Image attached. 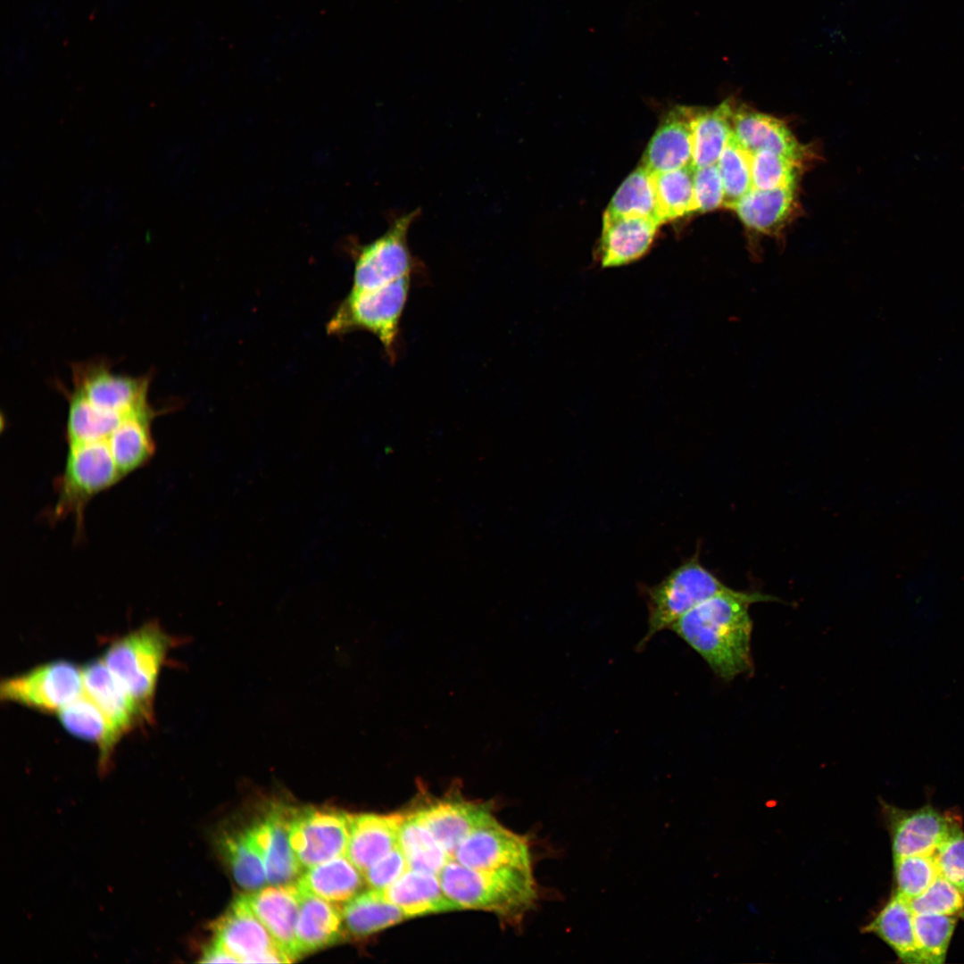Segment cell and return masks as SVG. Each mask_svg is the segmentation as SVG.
<instances>
[{
  "mask_svg": "<svg viewBox=\"0 0 964 964\" xmlns=\"http://www.w3.org/2000/svg\"><path fill=\"white\" fill-rule=\"evenodd\" d=\"M409 869L406 859L397 844L376 861L363 875L372 889L383 890Z\"/></svg>",
  "mask_w": 964,
  "mask_h": 964,
  "instance_id": "43",
  "label": "cell"
},
{
  "mask_svg": "<svg viewBox=\"0 0 964 964\" xmlns=\"http://www.w3.org/2000/svg\"><path fill=\"white\" fill-rule=\"evenodd\" d=\"M57 715L63 727L71 735L98 746L100 766L105 768L119 741L98 706L84 692Z\"/></svg>",
  "mask_w": 964,
  "mask_h": 964,
  "instance_id": "29",
  "label": "cell"
},
{
  "mask_svg": "<svg viewBox=\"0 0 964 964\" xmlns=\"http://www.w3.org/2000/svg\"><path fill=\"white\" fill-rule=\"evenodd\" d=\"M84 692L98 706L119 741L123 735L145 721V715L124 691L103 659L82 668Z\"/></svg>",
  "mask_w": 964,
  "mask_h": 964,
  "instance_id": "18",
  "label": "cell"
},
{
  "mask_svg": "<svg viewBox=\"0 0 964 964\" xmlns=\"http://www.w3.org/2000/svg\"><path fill=\"white\" fill-rule=\"evenodd\" d=\"M733 105L725 101L711 110L695 109L692 120L693 167L716 164L733 135Z\"/></svg>",
  "mask_w": 964,
  "mask_h": 964,
  "instance_id": "28",
  "label": "cell"
},
{
  "mask_svg": "<svg viewBox=\"0 0 964 964\" xmlns=\"http://www.w3.org/2000/svg\"><path fill=\"white\" fill-rule=\"evenodd\" d=\"M727 587L702 565L697 554L688 559L648 588V629L639 644L644 646L655 634L670 628L683 615Z\"/></svg>",
  "mask_w": 964,
  "mask_h": 964,
  "instance_id": "6",
  "label": "cell"
},
{
  "mask_svg": "<svg viewBox=\"0 0 964 964\" xmlns=\"http://www.w3.org/2000/svg\"><path fill=\"white\" fill-rule=\"evenodd\" d=\"M696 212H706L724 206L725 190L717 163L694 168Z\"/></svg>",
  "mask_w": 964,
  "mask_h": 964,
  "instance_id": "41",
  "label": "cell"
},
{
  "mask_svg": "<svg viewBox=\"0 0 964 964\" xmlns=\"http://www.w3.org/2000/svg\"><path fill=\"white\" fill-rule=\"evenodd\" d=\"M220 847L241 887L254 891L263 886L267 880L264 865L246 830L223 835Z\"/></svg>",
  "mask_w": 964,
  "mask_h": 964,
  "instance_id": "35",
  "label": "cell"
},
{
  "mask_svg": "<svg viewBox=\"0 0 964 964\" xmlns=\"http://www.w3.org/2000/svg\"><path fill=\"white\" fill-rule=\"evenodd\" d=\"M245 896L250 908L278 946L292 961L298 959L295 927L299 899L295 882L261 888Z\"/></svg>",
  "mask_w": 964,
  "mask_h": 964,
  "instance_id": "20",
  "label": "cell"
},
{
  "mask_svg": "<svg viewBox=\"0 0 964 964\" xmlns=\"http://www.w3.org/2000/svg\"><path fill=\"white\" fill-rule=\"evenodd\" d=\"M938 875L935 853L893 858L895 892L908 900L921 894Z\"/></svg>",
  "mask_w": 964,
  "mask_h": 964,
  "instance_id": "39",
  "label": "cell"
},
{
  "mask_svg": "<svg viewBox=\"0 0 964 964\" xmlns=\"http://www.w3.org/2000/svg\"><path fill=\"white\" fill-rule=\"evenodd\" d=\"M419 215L418 209L395 217L380 237L357 249L353 288L371 289L411 277L416 262L408 234Z\"/></svg>",
  "mask_w": 964,
  "mask_h": 964,
  "instance_id": "7",
  "label": "cell"
},
{
  "mask_svg": "<svg viewBox=\"0 0 964 964\" xmlns=\"http://www.w3.org/2000/svg\"><path fill=\"white\" fill-rule=\"evenodd\" d=\"M404 816L374 813L350 814V835L345 855L362 875L398 844Z\"/></svg>",
  "mask_w": 964,
  "mask_h": 964,
  "instance_id": "21",
  "label": "cell"
},
{
  "mask_svg": "<svg viewBox=\"0 0 964 964\" xmlns=\"http://www.w3.org/2000/svg\"><path fill=\"white\" fill-rule=\"evenodd\" d=\"M604 213L659 221L652 173L643 165L636 168L619 186Z\"/></svg>",
  "mask_w": 964,
  "mask_h": 964,
  "instance_id": "34",
  "label": "cell"
},
{
  "mask_svg": "<svg viewBox=\"0 0 964 964\" xmlns=\"http://www.w3.org/2000/svg\"><path fill=\"white\" fill-rule=\"evenodd\" d=\"M661 223L654 219L603 214L598 250L602 268L634 262L649 250Z\"/></svg>",
  "mask_w": 964,
  "mask_h": 964,
  "instance_id": "19",
  "label": "cell"
},
{
  "mask_svg": "<svg viewBox=\"0 0 964 964\" xmlns=\"http://www.w3.org/2000/svg\"><path fill=\"white\" fill-rule=\"evenodd\" d=\"M777 598L727 587L678 619L670 627L697 652L712 671L729 681L752 671L750 606Z\"/></svg>",
  "mask_w": 964,
  "mask_h": 964,
  "instance_id": "1",
  "label": "cell"
},
{
  "mask_svg": "<svg viewBox=\"0 0 964 964\" xmlns=\"http://www.w3.org/2000/svg\"><path fill=\"white\" fill-rule=\"evenodd\" d=\"M914 914L957 916L964 910V893L940 874L918 896L910 900Z\"/></svg>",
  "mask_w": 964,
  "mask_h": 964,
  "instance_id": "40",
  "label": "cell"
},
{
  "mask_svg": "<svg viewBox=\"0 0 964 964\" xmlns=\"http://www.w3.org/2000/svg\"><path fill=\"white\" fill-rule=\"evenodd\" d=\"M652 180L661 224L696 212L692 165L652 173Z\"/></svg>",
  "mask_w": 964,
  "mask_h": 964,
  "instance_id": "33",
  "label": "cell"
},
{
  "mask_svg": "<svg viewBox=\"0 0 964 964\" xmlns=\"http://www.w3.org/2000/svg\"><path fill=\"white\" fill-rule=\"evenodd\" d=\"M349 815L328 807L293 810L289 840L303 868L345 854L350 835Z\"/></svg>",
  "mask_w": 964,
  "mask_h": 964,
  "instance_id": "9",
  "label": "cell"
},
{
  "mask_svg": "<svg viewBox=\"0 0 964 964\" xmlns=\"http://www.w3.org/2000/svg\"><path fill=\"white\" fill-rule=\"evenodd\" d=\"M733 134L749 153L760 150L773 151L799 162L807 160L809 151L779 119L749 109L732 108Z\"/></svg>",
  "mask_w": 964,
  "mask_h": 964,
  "instance_id": "17",
  "label": "cell"
},
{
  "mask_svg": "<svg viewBox=\"0 0 964 964\" xmlns=\"http://www.w3.org/2000/svg\"><path fill=\"white\" fill-rule=\"evenodd\" d=\"M157 412L150 406L127 414L107 440L123 478L142 467L153 456L155 445L151 423Z\"/></svg>",
  "mask_w": 964,
  "mask_h": 964,
  "instance_id": "25",
  "label": "cell"
},
{
  "mask_svg": "<svg viewBox=\"0 0 964 964\" xmlns=\"http://www.w3.org/2000/svg\"><path fill=\"white\" fill-rule=\"evenodd\" d=\"M362 872L346 857L338 856L308 868L296 884L331 902H347L362 886Z\"/></svg>",
  "mask_w": 964,
  "mask_h": 964,
  "instance_id": "27",
  "label": "cell"
},
{
  "mask_svg": "<svg viewBox=\"0 0 964 964\" xmlns=\"http://www.w3.org/2000/svg\"><path fill=\"white\" fill-rule=\"evenodd\" d=\"M72 380L73 391L106 411L125 415L151 406L149 377H124L112 373L104 362H88L72 366Z\"/></svg>",
  "mask_w": 964,
  "mask_h": 964,
  "instance_id": "12",
  "label": "cell"
},
{
  "mask_svg": "<svg viewBox=\"0 0 964 964\" xmlns=\"http://www.w3.org/2000/svg\"><path fill=\"white\" fill-rule=\"evenodd\" d=\"M694 108L670 110L651 138L643 155V166L652 173L693 166Z\"/></svg>",
  "mask_w": 964,
  "mask_h": 964,
  "instance_id": "16",
  "label": "cell"
},
{
  "mask_svg": "<svg viewBox=\"0 0 964 964\" xmlns=\"http://www.w3.org/2000/svg\"><path fill=\"white\" fill-rule=\"evenodd\" d=\"M801 164L773 151L760 150L752 153V186L764 190L795 187Z\"/></svg>",
  "mask_w": 964,
  "mask_h": 964,
  "instance_id": "38",
  "label": "cell"
},
{
  "mask_svg": "<svg viewBox=\"0 0 964 964\" xmlns=\"http://www.w3.org/2000/svg\"><path fill=\"white\" fill-rule=\"evenodd\" d=\"M956 922L957 916L914 914V934L922 964L944 961Z\"/></svg>",
  "mask_w": 964,
  "mask_h": 964,
  "instance_id": "36",
  "label": "cell"
},
{
  "mask_svg": "<svg viewBox=\"0 0 964 964\" xmlns=\"http://www.w3.org/2000/svg\"><path fill=\"white\" fill-rule=\"evenodd\" d=\"M381 891L407 918L460 910L443 891L438 876L424 871L408 869Z\"/></svg>",
  "mask_w": 964,
  "mask_h": 964,
  "instance_id": "23",
  "label": "cell"
},
{
  "mask_svg": "<svg viewBox=\"0 0 964 964\" xmlns=\"http://www.w3.org/2000/svg\"><path fill=\"white\" fill-rule=\"evenodd\" d=\"M414 813L450 860L470 833L495 820L486 804L461 799L437 800Z\"/></svg>",
  "mask_w": 964,
  "mask_h": 964,
  "instance_id": "15",
  "label": "cell"
},
{
  "mask_svg": "<svg viewBox=\"0 0 964 964\" xmlns=\"http://www.w3.org/2000/svg\"><path fill=\"white\" fill-rule=\"evenodd\" d=\"M214 942L244 963H284L291 959L250 908L246 896L236 898L212 925Z\"/></svg>",
  "mask_w": 964,
  "mask_h": 964,
  "instance_id": "11",
  "label": "cell"
},
{
  "mask_svg": "<svg viewBox=\"0 0 964 964\" xmlns=\"http://www.w3.org/2000/svg\"><path fill=\"white\" fill-rule=\"evenodd\" d=\"M398 845L406 859L409 869L438 876L445 865L451 860L415 813L404 816L399 830Z\"/></svg>",
  "mask_w": 964,
  "mask_h": 964,
  "instance_id": "32",
  "label": "cell"
},
{
  "mask_svg": "<svg viewBox=\"0 0 964 964\" xmlns=\"http://www.w3.org/2000/svg\"><path fill=\"white\" fill-rule=\"evenodd\" d=\"M443 891L460 909L493 911L520 920L538 900L532 868L478 870L449 860L438 874Z\"/></svg>",
  "mask_w": 964,
  "mask_h": 964,
  "instance_id": "2",
  "label": "cell"
},
{
  "mask_svg": "<svg viewBox=\"0 0 964 964\" xmlns=\"http://www.w3.org/2000/svg\"><path fill=\"white\" fill-rule=\"evenodd\" d=\"M794 188L759 189L752 187L730 209L742 223L764 234L777 231L788 219L794 205Z\"/></svg>",
  "mask_w": 964,
  "mask_h": 964,
  "instance_id": "26",
  "label": "cell"
},
{
  "mask_svg": "<svg viewBox=\"0 0 964 964\" xmlns=\"http://www.w3.org/2000/svg\"><path fill=\"white\" fill-rule=\"evenodd\" d=\"M342 913L344 928L353 936L369 935L407 918L381 890L372 888L347 901Z\"/></svg>",
  "mask_w": 964,
  "mask_h": 964,
  "instance_id": "30",
  "label": "cell"
},
{
  "mask_svg": "<svg viewBox=\"0 0 964 964\" xmlns=\"http://www.w3.org/2000/svg\"><path fill=\"white\" fill-rule=\"evenodd\" d=\"M126 415L96 407L72 391L66 424L68 445L107 441Z\"/></svg>",
  "mask_w": 964,
  "mask_h": 964,
  "instance_id": "31",
  "label": "cell"
},
{
  "mask_svg": "<svg viewBox=\"0 0 964 964\" xmlns=\"http://www.w3.org/2000/svg\"><path fill=\"white\" fill-rule=\"evenodd\" d=\"M717 166L725 190L724 206L730 209L753 187L751 153L739 144L733 134Z\"/></svg>",
  "mask_w": 964,
  "mask_h": 964,
  "instance_id": "37",
  "label": "cell"
},
{
  "mask_svg": "<svg viewBox=\"0 0 964 964\" xmlns=\"http://www.w3.org/2000/svg\"><path fill=\"white\" fill-rule=\"evenodd\" d=\"M176 643L157 622H148L113 641L102 658L147 721L161 668Z\"/></svg>",
  "mask_w": 964,
  "mask_h": 964,
  "instance_id": "3",
  "label": "cell"
},
{
  "mask_svg": "<svg viewBox=\"0 0 964 964\" xmlns=\"http://www.w3.org/2000/svg\"><path fill=\"white\" fill-rule=\"evenodd\" d=\"M293 808L276 805L246 829L259 852L266 879L273 885H288L299 878L300 865L289 840Z\"/></svg>",
  "mask_w": 964,
  "mask_h": 964,
  "instance_id": "14",
  "label": "cell"
},
{
  "mask_svg": "<svg viewBox=\"0 0 964 964\" xmlns=\"http://www.w3.org/2000/svg\"><path fill=\"white\" fill-rule=\"evenodd\" d=\"M411 277L371 288H352L328 322L329 334L362 329L373 334L394 361L401 319L407 303Z\"/></svg>",
  "mask_w": 964,
  "mask_h": 964,
  "instance_id": "4",
  "label": "cell"
},
{
  "mask_svg": "<svg viewBox=\"0 0 964 964\" xmlns=\"http://www.w3.org/2000/svg\"><path fill=\"white\" fill-rule=\"evenodd\" d=\"M296 884V883H295ZM295 927L298 956L328 946L344 935L342 910L334 902L299 887Z\"/></svg>",
  "mask_w": 964,
  "mask_h": 964,
  "instance_id": "22",
  "label": "cell"
},
{
  "mask_svg": "<svg viewBox=\"0 0 964 964\" xmlns=\"http://www.w3.org/2000/svg\"><path fill=\"white\" fill-rule=\"evenodd\" d=\"M914 912L910 900L897 892L888 899L873 918L861 927L864 934H872L889 945L901 961L921 963L917 947Z\"/></svg>",
  "mask_w": 964,
  "mask_h": 964,
  "instance_id": "24",
  "label": "cell"
},
{
  "mask_svg": "<svg viewBox=\"0 0 964 964\" xmlns=\"http://www.w3.org/2000/svg\"><path fill=\"white\" fill-rule=\"evenodd\" d=\"M200 962L203 963H223V962H238L237 959L225 950L223 946L216 942H212L205 949H204L201 955Z\"/></svg>",
  "mask_w": 964,
  "mask_h": 964,
  "instance_id": "44",
  "label": "cell"
},
{
  "mask_svg": "<svg viewBox=\"0 0 964 964\" xmlns=\"http://www.w3.org/2000/svg\"><path fill=\"white\" fill-rule=\"evenodd\" d=\"M83 693L82 669L66 661L37 666L0 685L2 700L56 714Z\"/></svg>",
  "mask_w": 964,
  "mask_h": 964,
  "instance_id": "8",
  "label": "cell"
},
{
  "mask_svg": "<svg viewBox=\"0 0 964 964\" xmlns=\"http://www.w3.org/2000/svg\"><path fill=\"white\" fill-rule=\"evenodd\" d=\"M453 857L460 864L478 870L503 867L532 868L528 839L503 827L496 820L470 833Z\"/></svg>",
  "mask_w": 964,
  "mask_h": 964,
  "instance_id": "13",
  "label": "cell"
},
{
  "mask_svg": "<svg viewBox=\"0 0 964 964\" xmlns=\"http://www.w3.org/2000/svg\"><path fill=\"white\" fill-rule=\"evenodd\" d=\"M939 874L964 893V833L954 834L935 852Z\"/></svg>",
  "mask_w": 964,
  "mask_h": 964,
  "instance_id": "42",
  "label": "cell"
},
{
  "mask_svg": "<svg viewBox=\"0 0 964 964\" xmlns=\"http://www.w3.org/2000/svg\"><path fill=\"white\" fill-rule=\"evenodd\" d=\"M881 809L893 858L934 854L943 843L962 830L956 815L929 805L902 810L881 801Z\"/></svg>",
  "mask_w": 964,
  "mask_h": 964,
  "instance_id": "10",
  "label": "cell"
},
{
  "mask_svg": "<svg viewBox=\"0 0 964 964\" xmlns=\"http://www.w3.org/2000/svg\"><path fill=\"white\" fill-rule=\"evenodd\" d=\"M122 478L107 441L69 445L64 470L57 480L53 516L73 515L81 530L87 503Z\"/></svg>",
  "mask_w": 964,
  "mask_h": 964,
  "instance_id": "5",
  "label": "cell"
}]
</instances>
